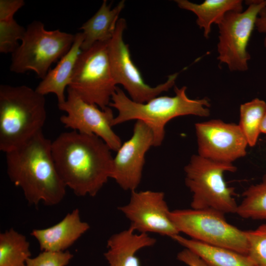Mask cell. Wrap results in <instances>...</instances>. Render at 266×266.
Wrapping results in <instances>:
<instances>
[{
  "label": "cell",
  "mask_w": 266,
  "mask_h": 266,
  "mask_svg": "<svg viewBox=\"0 0 266 266\" xmlns=\"http://www.w3.org/2000/svg\"><path fill=\"white\" fill-rule=\"evenodd\" d=\"M26 29L19 25L14 17L0 20V52L12 54L18 47Z\"/></svg>",
  "instance_id": "24"
},
{
  "label": "cell",
  "mask_w": 266,
  "mask_h": 266,
  "mask_svg": "<svg viewBox=\"0 0 266 266\" xmlns=\"http://www.w3.org/2000/svg\"><path fill=\"white\" fill-rule=\"evenodd\" d=\"M109 41L97 42L82 50L68 86L83 100L101 109L109 106L117 87L109 58Z\"/></svg>",
  "instance_id": "7"
},
{
  "label": "cell",
  "mask_w": 266,
  "mask_h": 266,
  "mask_svg": "<svg viewBox=\"0 0 266 266\" xmlns=\"http://www.w3.org/2000/svg\"><path fill=\"white\" fill-rule=\"evenodd\" d=\"M246 3L248 6L245 10L228 12L218 24L217 59L232 71L248 69L251 57L247 46L257 18L266 7V0H248Z\"/></svg>",
  "instance_id": "9"
},
{
  "label": "cell",
  "mask_w": 266,
  "mask_h": 266,
  "mask_svg": "<svg viewBox=\"0 0 266 266\" xmlns=\"http://www.w3.org/2000/svg\"><path fill=\"white\" fill-rule=\"evenodd\" d=\"M125 0L111 8L107 0L103 1L97 12L80 28L83 35L81 50H86L99 42H108L115 31L119 15L125 7Z\"/></svg>",
  "instance_id": "18"
},
{
  "label": "cell",
  "mask_w": 266,
  "mask_h": 266,
  "mask_svg": "<svg viewBox=\"0 0 266 266\" xmlns=\"http://www.w3.org/2000/svg\"><path fill=\"white\" fill-rule=\"evenodd\" d=\"M11 181L23 191L29 204H59L66 193L53 158L52 141L42 131L18 148L5 153Z\"/></svg>",
  "instance_id": "2"
},
{
  "label": "cell",
  "mask_w": 266,
  "mask_h": 266,
  "mask_svg": "<svg viewBox=\"0 0 266 266\" xmlns=\"http://www.w3.org/2000/svg\"><path fill=\"white\" fill-rule=\"evenodd\" d=\"M74 39L75 34L47 30L41 22L34 21L28 26L21 44L12 54L10 70L16 73L32 70L42 79L52 64L68 51Z\"/></svg>",
  "instance_id": "6"
},
{
  "label": "cell",
  "mask_w": 266,
  "mask_h": 266,
  "mask_svg": "<svg viewBox=\"0 0 266 266\" xmlns=\"http://www.w3.org/2000/svg\"><path fill=\"white\" fill-rule=\"evenodd\" d=\"M83 39L82 32L75 34V39L70 49L61 58L57 65L49 70L37 85L35 90L38 93L43 96L54 94L58 104L66 100L65 90L70 84L76 63L82 51Z\"/></svg>",
  "instance_id": "17"
},
{
  "label": "cell",
  "mask_w": 266,
  "mask_h": 266,
  "mask_svg": "<svg viewBox=\"0 0 266 266\" xmlns=\"http://www.w3.org/2000/svg\"><path fill=\"white\" fill-rule=\"evenodd\" d=\"M198 256L207 266H257L247 255L187 238L179 234L171 238Z\"/></svg>",
  "instance_id": "19"
},
{
  "label": "cell",
  "mask_w": 266,
  "mask_h": 266,
  "mask_svg": "<svg viewBox=\"0 0 266 266\" xmlns=\"http://www.w3.org/2000/svg\"><path fill=\"white\" fill-rule=\"evenodd\" d=\"M30 246L26 237L13 228L0 233V266H27Z\"/></svg>",
  "instance_id": "21"
},
{
  "label": "cell",
  "mask_w": 266,
  "mask_h": 266,
  "mask_svg": "<svg viewBox=\"0 0 266 266\" xmlns=\"http://www.w3.org/2000/svg\"><path fill=\"white\" fill-rule=\"evenodd\" d=\"M73 255L68 251L55 252L43 251L33 258H29L27 266H66Z\"/></svg>",
  "instance_id": "26"
},
{
  "label": "cell",
  "mask_w": 266,
  "mask_h": 266,
  "mask_svg": "<svg viewBox=\"0 0 266 266\" xmlns=\"http://www.w3.org/2000/svg\"><path fill=\"white\" fill-rule=\"evenodd\" d=\"M60 110L66 113L60 121L66 128L82 133L95 134L102 139L111 150L117 151L122 144L113 131L115 117L111 108L101 109L81 99L71 88H67L66 100L58 104Z\"/></svg>",
  "instance_id": "11"
},
{
  "label": "cell",
  "mask_w": 266,
  "mask_h": 266,
  "mask_svg": "<svg viewBox=\"0 0 266 266\" xmlns=\"http://www.w3.org/2000/svg\"><path fill=\"white\" fill-rule=\"evenodd\" d=\"M255 27L260 33L265 34L264 42L266 47V7L260 12L256 21Z\"/></svg>",
  "instance_id": "29"
},
{
  "label": "cell",
  "mask_w": 266,
  "mask_h": 266,
  "mask_svg": "<svg viewBox=\"0 0 266 266\" xmlns=\"http://www.w3.org/2000/svg\"><path fill=\"white\" fill-rule=\"evenodd\" d=\"M111 151L98 136L75 131L61 133L52 142L58 172L66 187L78 197H95L111 178Z\"/></svg>",
  "instance_id": "1"
},
{
  "label": "cell",
  "mask_w": 266,
  "mask_h": 266,
  "mask_svg": "<svg viewBox=\"0 0 266 266\" xmlns=\"http://www.w3.org/2000/svg\"><path fill=\"white\" fill-rule=\"evenodd\" d=\"M173 97L157 96L145 103H138L128 97L117 87L109 106L117 110L113 126L135 120L144 122L151 129L154 135V146H160L165 136V126L171 119L192 115L206 117L210 115V106L208 98L194 100L186 94V86L174 87Z\"/></svg>",
  "instance_id": "3"
},
{
  "label": "cell",
  "mask_w": 266,
  "mask_h": 266,
  "mask_svg": "<svg viewBox=\"0 0 266 266\" xmlns=\"http://www.w3.org/2000/svg\"><path fill=\"white\" fill-rule=\"evenodd\" d=\"M242 196L235 214L246 219L266 220V174L259 183L247 188Z\"/></svg>",
  "instance_id": "23"
},
{
  "label": "cell",
  "mask_w": 266,
  "mask_h": 266,
  "mask_svg": "<svg viewBox=\"0 0 266 266\" xmlns=\"http://www.w3.org/2000/svg\"><path fill=\"white\" fill-rule=\"evenodd\" d=\"M45 96L26 85L0 86V150L6 153L42 131Z\"/></svg>",
  "instance_id": "4"
},
{
  "label": "cell",
  "mask_w": 266,
  "mask_h": 266,
  "mask_svg": "<svg viewBox=\"0 0 266 266\" xmlns=\"http://www.w3.org/2000/svg\"><path fill=\"white\" fill-rule=\"evenodd\" d=\"M247 255L257 266H266V224L255 230L245 231Z\"/></svg>",
  "instance_id": "25"
},
{
  "label": "cell",
  "mask_w": 266,
  "mask_h": 266,
  "mask_svg": "<svg viewBox=\"0 0 266 266\" xmlns=\"http://www.w3.org/2000/svg\"><path fill=\"white\" fill-rule=\"evenodd\" d=\"M170 217L179 233L191 239L247 255L245 231L229 223L221 212L191 208L170 211Z\"/></svg>",
  "instance_id": "8"
},
{
  "label": "cell",
  "mask_w": 266,
  "mask_h": 266,
  "mask_svg": "<svg viewBox=\"0 0 266 266\" xmlns=\"http://www.w3.org/2000/svg\"><path fill=\"white\" fill-rule=\"evenodd\" d=\"M126 28V20L120 18L108 42V51L113 76L116 85H121L133 101L145 103L172 87L179 73L170 75L165 83L155 87L146 84L132 59L129 45L124 40Z\"/></svg>",
  "instance_id": "10"
},
{
  "label": "cell",
  "mask_w": 266,
  "mask_h": 266,
  "mask_svg": "<svg viewBox=\"0 0 266 266\" xmlns=\"http://www.w3.org/2000/svg\"><path fill=\"white\" fill-rule=\"evenodd\" d=\"M261 133L266 134V113L263 118L261 125Z\"/></svg>",
  "instance_id": "30"
},
{
  "label": "cell",
  "mask_w": 266,
  "mask_h": 266,
  "mask_svg": "<svg viewBox=\"0 0 266 266\" xmlns=\"http://www.w3.org/2000/svg\"><path fill=\"white\" fill-rule=\"evenodd\" d=\"M233 164L211 161L193 155L185 166V182L192 192V208L211 209L226 213H235L238 204L234 188L227 185L225 172H235Z\"/></svg>",
  "instance_id": "5"
},
{
  "label": "cell",
  "mask_w": 266,
  "mask_h": 266,
  "mask_svg": "<svg viewBox=\"0 0 266 266\" xmlns=\"http://www.w3.org/2000/svg\"><path fill=\"white\" fill-rule=\"evenodd\" d=\"M130 221V228L139 233H155L172 238L179 232L170 217L163 192H131L129 202L118 208Z\"/></svg>",
  "instance_id": "12"
},
{
  "label": "cell",
  "mask_w": 266,
  "mask_h": 266,
  "mask_svg": "<svg viewBox=\"0 0 266 266\" xmlns=\"http://www.w3.org/2000/svg\"><path fill=\"white\" fill-rule=\"evenodd\" d=\"M90 229L89 224L81 220L79 210L75 208L59 223L42 229H33L31 233L42 251H64Z\"/></svg>",
  "instance_id": "15"
},
{
  "label": "cell",
  "mask_w": 266,
  "mask_h": 266,
  "mask_svg": "<svg viewBox=\"0 0 266 266\" xmlns=\"http://www.w3.org/2000/svg\"><path fill=\"white\" fill-rule=\"evenodd\" d=\"M238 124L249 146H255L261 133V125L266 113V102L258 98L240 106Z\"/></svg>",
  "instance_id": "22"
},
{
  "label": "cell",
  "mask_w": 266,
  "mask_h": 266,
  "mask_svg": "<svg viewBox=\"0 0 266 266\" xmlns=\"http://www.w3.org/2000/svg\"><path fill=\"white\" fill-rule=\"evenodd\" d=\"M24 4L23 0H0V20L14 17L15 13Z\"/></svg>",
  "instance_id": "27"
},
{
  "label": "cell",
  "mask_w": 266,
  "mask_h": 266,
  "mask_svg": "<svg viewBox=\"0 0 266 266\" xmlns=\"http://www.w3.org/2000/svg\"><path fill=\"white\" fill-rule=\"evenodd\" d=\"M178 6L194 13L197 16L196 23L203 30V35L208 38L213 24H218L225 15L230 11H242L241 0H205L200 4L187 0H176Z\"/></svg>",
  "instance_id": "20"
},
{
  "label": "cell",
  "mask_w": 266,
  "mask_h": 266,
  "mask_svg": "<svg viewBox=\"0 0 266 266\" xmlns=\"http://www.w3.org/2000/svg\"><path fill=\"white\" fill-rule=\"evenodd\" d=\"M198 155L215 162L233 164L244 157L248 145L238 125L211 120L195 124Z\"/></svg>",
  "instance_id": "13"
},
{
  "label": "cell",
  "mask_w": 266,
  "mask_h": 266,
  "mask_svg": "<svg viewBox=\"0 0 266 266\" xmlns=\"http://www.w3.org/2000/svg\"><path fill=\"white\" fill-rule=\"evenodd\" d=\"M156 239L147 233H136L131 228L111 235L107 241L104 256L108 266H140L136 253L154 245Z\"/></svg>",
  "instance_id": "16"
},
{
  "label": "cell",
  "mask_w": 266,
  "mask_h": 266,
  "mask_svg": "<svg viewBox=\"0 0 266 266\" xmlns=\"http://www.w3.org/2000/svg\"><path fill=\"white\" fill-rule=\"evenodd\" d=\"M154 146V135L144 122L137 120L131 138L123 143L113 158L111 178L123 190H136L142 178L145 155Z\"/></svg>",
  "instance_id": "14"
},
{
  "label": "cell",
  "mask_w": 266,
  "mask_h": 266,
  "mask_svg": "<svg viewBox=\"0 0 266 266\" xmlns=\"http://www.w3.org/2000/svg\"><path fill=\"white\" fill-rule=\"evenodd\" d=\"M177 257L178 260L188 266H207L198 256L186 248L179 252Z\"/></svg>",
  "instance_id": "28"
}]
</instances>
